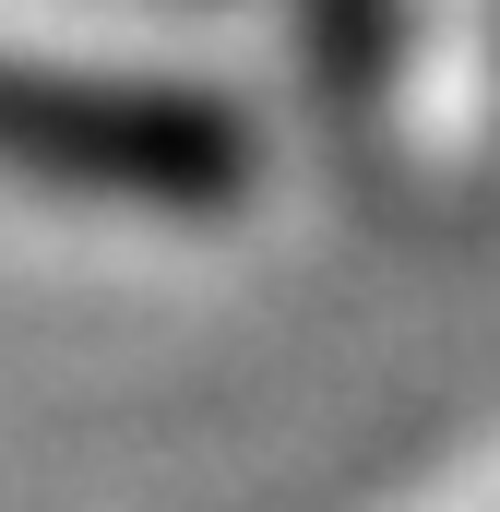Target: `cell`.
Masks as SVG:
<instances>
[{
  "mask_svg": "<svg viewBox=\"0 0 500 512\" xmlns=\"http://www.w3.org/2000/svg\"><path fill=\"white\" fill-rule=\"evenodd\" d=\"M0 167L72 203L131 215H227L250 191V131L203 84H131L0 48Z\"/></svg>",
  "mask_w": 500,
  "mask_h": 512,
  "instance_id": "1",
  "label": "cell"
},
{
  "mask_svg": "<svg viewBox=\"0 0 500 512\" xmlns=\"http://www.w3.org/2000/svg\"><path fill=\"white\" fill-rule=\"evenodd\" d=\"M393 0H310V72H322V96L334 108H370L381 72H393Z\"/></svg>",
  "mask_w": 500,
  "mask_h": 512,
  "instance_id": "2",
  "label": "cell"
}]
</instances>
